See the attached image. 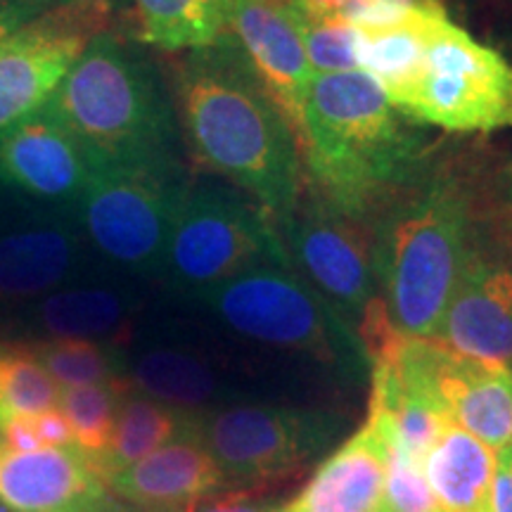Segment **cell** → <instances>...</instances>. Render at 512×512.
Segmentation results:
<instances>
[{"instance_id":"cell-21","label":"cell","mask_w":512,"mask_h":512,"mask_svg":"<svg viewBox=\"0 0 512 512\" xmlns=\"http://www.w3.org/2000/svg\"><path fill=\"white\" fill-rule=\"evenodd\" d=\"M136 311V294L121 285L81 278L27 304L29 328L46 339L119 344Z\"/></svg>"},{"instance_id":"cell-31","label":"cell","mask_w":512,"mask_h":512,"mask_svg":"<svg viewBox=\"0 0 512 512\" xmlns=\"http://www.w3.org/2000/svg\"><path fill=\"white\" fill-rule=\"evenodd\" d=\"M313 15H323L356 29L387 27L406 19L427 0H297Z\"/></svg>"},{"instance_id":"cell-5","label":"cell","mask_w":512,"mask_h":512,"mask_svg":"<svg viewBox=\"0 0 512 512\" xmlns=\"http://www.w3.org/2000/svg\"><path fill=\"white\" fill-rule=\"evenodd\" d=\"M192 299L249 342L302 354L347 382L373 373L358 332L290 264L254 266Z\"/></svg>"},{"instance_id":"cell-37","label":"cell","mask_w":512,"mask_h":512,"mask_svg":"<svg viewBox=\"0 0 512 512\" xmlns=\"http://www.w3.org/2000/svg\"><path fill=\"white\" fill-rule=\"evenodd\" d=\"M114 512H128V510H121V508H117V510H114Z\"/></svg>"},{"instance_id":"cell-36","label":"cell","mask_w":512,"mask_h":512,"mask_svg":"<svg viewBox=\"0 0 512 512\" xmlns=\"http://www.w3.org/2000/svg\"><path fill=\"white\" fill-rule=\"evenodd\" d=\"M34 3L41 5V8H64V5H81V3H102V5H110V8L117 12L121 8H126L131 0H34Z\"/></svg>"},{"instance_id":"cell-24","label":"cell","mask_w":512,"mask_h":512,"mask_svg":"<svg viewBox=\"0 0 512 512\" xmlns=\"http://www.w3.org/2000/svg\"><path fill=\"white\" fill-rule=\"evenodd\" d=\"M190 422V413L164 406V403L138 394L131 387L119 401L110 446L95 460L100 475L105 477V482H110L114 475L124 472L126 467L136 465L138 460L155 453L157 448L181 437L190 427Z\"/></svg>"},{"instance_id":"cell-3","label":"cell","mask_w":512,"mask_h":512,"mask_svg":"<svg viewBox=\"0 0 512 512\" xmlns=\"http://www.w3.org/2000/svg\"><path fill=\"white\" fill-rule=\"evenodd\" d=\"M304 119L311 185L347 209L377 214L425 166L420 131L363 72L313 74Z\"/></svg>"},{"instance_id":"cell-8","label":"cell","mask_w":512,"mask_h":512,"mask_svg":"<svg viewBox=\"0 0 512 512\" xmlns=\"http://www.w3.org/2000/svg\"><path fill=\"white\" fill-rule=\"evenodd\" d=\"M188 178L178 162H93L76 219L93 254L119 271L157 275Z\"/></svg>"},{"instance_id":"cell-4","label":"cell","mask_w":512,"mask_h":512,"mask_svg":"<svg viewBox=\"0 0 512 512\" xmlns=\"http://www.w3.org/2000/svg\"><path fill=\"white\" fill-rule=\"evenodd\" d=\"M43 110L91 162H178V119L162 76L110 31L88 43Z\"/></svg>"},{"instance_id":"cell-25","label":"cell","mask_w":512,"mask_h":512,"mask_svg":"<svg viewBox=\"0 0 512 512\" xmlns=\"http://www.w3.org/2000/svg\"><path fill=\"white\" fill-rule=\"evenodd\" d=\"M136 38L166 53L214 46L228 29V0H131Z\"/></svg>"},{"instance_id":"cell-15","label":"cell","mask_w":512,"mask_h":512,"mask_svg":"<svg viewBox=\"0 0 512 512\" xmlns=\"http://www.w3.org/2000/svg\"><path fill=\"white\" fill-rule=\"evenodd\" d=\"M228 34L245 50L256 76L283 112L299 155L306 140V100L313 69L283 0H228Z\"/></svg>"},{"instance_id":"cell-23","label":"cell","mask_w":512,"mask_h":512,"mask_svg":"<svg viewBox=\"0 0 512 512\" xmlns=\"http://www.w3.org/2000/svg\"><path fill=\"white\" fill-rule=\"evenodd\" d=\"M496 451L451 420L422 460L427 484L441 512H489Z\"/></svg>"},{"instance_id":"cell-33","label":"cell","mask_w":512,"mask_h":512,"mask_svg":"<svg viewBox=\"0 0 512 512\" xmlns=\"http://www.w3.org/2000/svg\"><path fill=\"white\" fill-rule=\"evenodd\" d=\"M489 512H512V444L496 451L494 479L489 491Z\"/></svg>"},{"instance_id":"cell-14","label":"cell","mask_w":512,"mask_h":512,"mask_svg":"<svg viewBox=\"0 0 512 512\" xmlns=\"http://www.w3.org/2000/svg\"><path fill=\"white\" fill-rule=\"evenodd\" d=\"M93 162L46 110L0 131V190L22 202L76 209Z\"/></svg>"},{"instance_id":"cell-13","label":"cell","mask_w":512,"mask_h":512,"mask_svg":"<svg viewBox=\"0 0 512 512\" xmlns=\"http://www.w3.org/2000/svg\"><path fill=\"white\" fill-rule=\"evenodd\" d=\"M93 256L76 209L22 202L0 219V306L38 302L86 278Z\"/></svg>"},{"instance_id":"cell-30","label":"cell","mask_w":512,"mask_h":512,"mask_svg":"<svg viewBox=\"0 0 512 512\" xmlns=\"http://www.w3.org/2000/svg\"><path fill=\"white\" fill-rule=\"evenodd\" d=\"M384 441H387V463H384L382 494L375 512H441L420 460L408 456L387 437Z\"/></svg>"},{"instance_id":"cell-10","label":"cell","mask_w":512,"mask_h":512,"mask_svg":"<svg viewBox=\"0 0 512 512\" xmlns=\"http://www.w3.org/2000/svg\"><path fill=\"white\" fill-rule=\"evenodd\" d=\"M401 114L448 133L512 128V67L498 50L453 24L444 10L434 17L425 69Z\"/></svg>"},{"instance_id":"cell-32","label":"cell","mask_w":512,"mask_h":512,"mask_svg":"<svg viewBox=\"0 0 512 512\" xmlns=\"http://www.w3.org/2000/svg\"><path fill=\"white\" fill-rule=\"evenodd\" d=\"M188 512H283V503L261 496V491L221 489L204 496Z\"/></svg>"},{"instance_id":"cell-7","label":"cell","mask_w":512,"mask_h":512,"mask_svg":"<svg viewBox=\"0 0 512 512\" xmlns=\"http://www.w3.org/2000/svg\"><path fill=\"white\" fill-rule=\"evenodd\" d=\"M195 432L219 465L226 489L264 491L302 475L335 446L344 418L325 408L228 403L195 415Z\"/></svg>"},{"instance_id":"cell-12","label":"cell","mask_w":512,"mask_h":512,"mask_svg":"<svg viewBox=\"0 0 512 512\" xmlns=\"http://www.w3.org/2000/svg\"><path fill=\"white\" fill-rule=\"evenodd\" d=\"M110 5L50 8L0 43V131L46 107L88 43L110 31Z\"/></svg>"},{"instance_id":"cell-27","label":"cell","mask_w":512,"mask_h":512,"mask_svg":"<svg viewBox=\"0 0 512 512\" xmlns=\"http://www.w3.org/2000/svg\"><path fill=\"white\" fill-rule=\"evenodd\" d=\"M62 387L27 344H0V427L19 415L60 408Z\"/></svg>"},{"instance_id":"cell-34","label":"cell","mask_w":512,"mask_h":512,"mask_svg":"<svg viewBox=\"0 0 512 512\" xmlns=\"http://www.w3.org/2000/svg\"><path fill=\"white\" fill-rule=\"evenodd\" d=\"M43 12L46 8H41L34 0H0V43L34 22Z\"/></svg>"},{"instance_id":"cell-16","label":"cell","mask_w":512,"mask_h":512,"mask_svg":"<svg viewBox=\"0 0 512 512\" xmlns=\"http://www.w3.org/2000/svg\"><path fill=\"white\" fill-rule=\"evenodd\" d=\"M76 446L12 451L0 441V505L10 512H114L117 498Z\"/></svg>"},{"instance_id":"cell-11","label":"cell","mask_w":512,"mask_h":512,"mask_svg":"<svg viewBox=\"0 0 512 512\" xmlns=\"http://www.w3.org/2000/svg\"><path fill=\"white\" fill-rule=\"evenodd\" d=\"M387 363L408 392L432 403L491 451L512 444V370L475 361L434 339L394 337L373 363Z\"/></svg>"},{"instance_id":"cell-9","label":"cell","mask_w":512,"mask_h":512,"mask_svg":"<svg viewBox=\"0 0 512 512\" xmlns=\"http://www.w3.org/2000/svg\"><path fill=\"white\" fill-rule=\"evenodd\" d=\"M287 261L358 332L380 304L375 278V214L332 202L313 188L273 223Z\"/></svg>"},{"instance_id":"cell-18","label":"cell","mask_w":512,"mask_h":512,"mask_svg":"<svg viewBox=\"0 0 512 512\" xmlns=\"http://www.w3.org/2000/svg\"><path fill=\"white\" fill-rule=\"evenodd\" d=\"M107 484L114 496L143 512H188L204 496L226 489L219 465L197 437L195 415L181 437L126 467Z\"/></svg>"},{"instance_id":"cell-1","label":"cell","mask_w":512,"mask_h":512,"mask_svg":"<svg viewBox=\"0 0 512 512\" xmlns=\"http://www.w3.org/2000/svg\"><path fill=\"white\" fill-rule=\"evenodd\" d=\"M176 105L197 162L254 197L273 223L283 219L302 190V155L283 112L228 31L178 64Z\"/></svg>"},{"instance_id":"cell-17","label":"cell","mask_w":512,"mask_h":512,"mask_svg":"<svg viewBox=\"0 0 512 512\" xmlns=\"http://www.w3.org/2000/svg\"><path fill=\"white\" fill-rule=\"evenodd\" d=\"M434 342L512 370V264L491 259L475 238Z\"/></svg>"},{"instance_id":"cell-19","label":"cell","mask_w":512,"mask_h":512,"mask_svg":"<svg viewBox=\"0 0 512 512\" xmlns=\"http://www.w3.org/2000/svg\"><path fill=\"white\" fill-rule=\"evenodd\" d=\"M387 441L375 422H366L330 453L309 484L283 503V512H375L382 494Z\"/></svg>"},{"instance_id":"cell-6","label":"cell","mask_w":512,"mask_h":512,"mask_svg":"<svg viewBox=\"0 0 512 512\" xmlns=\"http://www.w3.org/2000/svg\"><path fill=\"white\" fill-rule=\"evenodd\" d=\"M261 264H290L271 216L238 188L188 185L157 278L192 297Z\"/></svg>"},{"instance_id":"cell-26","label":"cell","mask_w":512,"mask_h":512,"mask_svg":"<svg viewBox=\"0 0 512 512\" xmlns=\"http://www.w3.org/2000/svg\"><path fill=\"white\" fill-rule=\"evenodd\" d=\"M27 347L62 389L110 384L126 377V354L119 344L91 339H38Z\"/></svg>"},{"instance_id":"cell-22","label":"cell","mask_w":512,"mask_h":512,"mask_svg":"<svg viewBox=\"0 0 512 512\" xmlns=\"http://www.w3.org/2000/svg\"><path fill=\"white\" fill-rule=\"evenodd\" d=\"M441 12L444 5L439 0H427L401 22L358 29V69L382 88L396 112L408 105L418 86L425 69L430 27Z\"/></svg>"},{"instance_id":"cell-29","label":"cell","mask_w":512,"mask_h":512,"mask_svg":"<svg viewBox=\"0 0 512 512\" xmlns=\"http://www.w3.org/2000/svg\"><path fill=\"white\" fill-rule=\"evenodd\" d=\"M299 41H302L306 60L313 74L361 72L358 69V29L323 15H313L297 0H283Z\"/></svg>"},{"instance_id":"cell-35","label":"cell","mask_w":512,"mask_h":512,"mask_svg":"<svg viewBox=\"0 0 512 512\" xmlns=\"http://www.w3.org/2000/svg\"><path fill=\"white\" fill-rule=\"evenodd\" d=\"M34 427H36L38 437H41V441H43V446H53V448L76 446L72 427H69V422L62 415L60 408H53V411L34 415Z\"/></svg>"},{"instance_id":"cell-28","label":"cell","mask_w":512,"mask_h":512,"mask_svg":"<svg viewBox=\"0 0 512 512\" xmlns=\"http://www.w3.org/2000/svg\"><path fill=\"white\" fill-rule=\"evenodd\" d=\"M128 389H131V384L126 377L110 384L62 389L60 411L72 427L74 444L93 460H98L110 446L119 401Z\"/></svg>"},{"instance_id":"cell-20","label":"cell","mask_w":512,"mask_h":512,"mask_svg":"<svg viewBox=\"0 0 512 512\" xmlns=\"http://www.w3.org/2000/svg\"><path fill=\"white\" fill-rule=\"evenodd\" d=\"M126 380L138 394L200 415L235 403L233 384L211 358L183 347H147L126 356Z\"/></svg>"},{"instance_id":"cell-2","label":"cell","mask_w":512,"mask_h":512,"mask_svg":"<svg viewBox=\"0 0 512 512\" xmlns=\"http://www.w3.org/2000/svg\"><path fill=\"white\" fill-rule=\"evenodd\" d=\"M470 192L422 166L375 214V278L387 323L403 339H434L475 247Z\"/></svg>"}]
</instances>
